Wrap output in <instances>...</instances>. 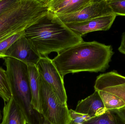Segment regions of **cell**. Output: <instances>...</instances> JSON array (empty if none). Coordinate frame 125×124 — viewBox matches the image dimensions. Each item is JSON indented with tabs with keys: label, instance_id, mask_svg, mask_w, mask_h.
Here are the masks:
<instances>
[{
	"label": "cell",
	"instance_id": "cell-3",
	"mask_svg": "<svg viewBox=\"0 0 125 124\" xmlns=\"http://www.w3.org/2000/svg\"><path fill=\"white\" fill-rule=\"evenodd\" d=\"M48 0H17L0 14V42L25 31L49 12Z\"/></svg>",
	"mask_w": 125,
	"mask_h": 124
},
{
	"label": "cell",
	"instance_id": "cell-9",
	"mask_svg": "<svg viewBox=\"0 0 125 124\" xmlns=\"http://www.w3.org/2000/svg\"><path fill=\"white\" fill-rule=\"evenodd\" d=\"M42 56L31 44L25 36L16 41L7 50L5 58H11L28 64L36 65Z\"/></svg>",
	"mask_w": 125,
	"mask_h": 124
},
{
	"label": "cell",
	"instance_id": "cell-6",
	"mask_svg": "<svg viewBox=\"0 0 125 124\" xmlns=\"http://www.w3.org/2000/svg\"><path fill=\"white\" fill-rule=\"evenodd\" d=\"M40 76L52 89L59 100L67 103V97L63 78L51 59L47 56H42L36 65Z\"/></svg>",
	"mask_w": 125,
	"mask_h": 124
},
{
	"label": "cell",
	"instance_id": "cell-22",
	"mask_svg": "<svg viewBox=\"0 0 125 124\" xmlns=\"http://www.w3.org/2000/svg\"><path fill=\"white\" fill-rule=\"evenodd\" d=\"M118 50L120 53L125 55V32L122 35L121 44L118 48Z\"/></svg>",
	"mask_w": 125,
	"mask_h": 124
},
{
	"label": "cell",
	"instance_id": "cell-13",
	"mask_svg": "<svg viewBox=\"0 0 125 124\" xmlns=\"http://www.w3.org/2000/svg\"><path fill=\"white\" fill-rule=\"evenodd\" d=\"M27 65L29 86L31 95V105L35 110L42 114L40 75L36 65L28 64Z\"/></svg>",
	"mask_w": 125,
	"mask_h": 124
},
{
	"label": "cell",
	"instance_id": "cell-20",
	"mask_svg": "<svg viewBox=\"0 0 125 124\" xmlns=\"http://www.w3.org/2000/svg\"><path fill=\"white\" fill-rule=\"evenodd\" d=\"M69 115L71 119L70 124H79L83 123L92 118L91 116L88 115L77 113L72 109L69 110Z\"/></svg>",
	"mask_w": 125,
	"mask_h": 124
},
{
	"label": "cell",
	"instance_id": "cell-15",
	"mask_svg": "<svg viewBox=\"0 0 125 124\" xmlns=\"http://www.w3.org/2000/svg\"><path fill=\"white\" fill-rule=\"evenodd\" d=\"M84 124H125L120 117L114 111H107L101 116L92 118Z\"/></svg>",
	"mask_w": 125,
	"mask_h": 124
},
{
	"label": "cell",
	"instance_id": "cell-12",
	"mask_svg": "<svg viewBox=\"0 0 125 124\" xmlns=\"http://www.w3.org/2000/svg\"><path fill=\"white\" fill-rule=\"evenodd\" d=\"M92 0H48L49 10L56 15L76 13L81 10Z\"/></svg>",
	"mask_w": 125,
	"mask_h": 124
},
{
	"label": "cell",
	"instance_id": "cell-24",
	"mask_svg": "<svg viewBox=\"0 0 125 124\" xmlns=\"http://www.w3.org/2000/svg\"><path fill=\"white\" fill-rule=\"evenodd\" d=\"M2 116H1V114L0 111V121L2 119Z\"/></svg>",
	"mask_w": 125,
	"mask_h": 124
},
{
	"label": "cell",
	"instance_id": "cell-2",
	"mask_svg": "<svg viewBox=\"0 0 125 124\" xmlns=\"http://www.w3.org/2000/svg\"><path fill=\"white\" fill-rule=\"evenodd\" d=\"M25 36L42 56L52 52L59 54L83 41L50 11L26 30Z\"/></svg>",
	"mask_w": 125,
	"mask_h": 124
},
{
	"label": "cell",
	"instance_id": "cell-7",
	"mask_svg": "<svg viewBox=\"0 0 125 124\" xmlns=\"http://www.w3.org/2000/svg\"><path fill=\"white\" fill-rule=\"evenodd\" d=\"M114 14L107 0H92L81 10L76 13L57 15L65 24L81 22L97 17Z\"/></svg>",
	"mask_w": 125,
	"mask_h": 124
},
{
	"label": "cell",
	"instance_id": "cell-1",
	"mask_svg": "<svg viewBox=\"0 0 125 124\" xmlns=\"http://www.w3.org/2000/svg\"><path fill=\"white\" fill-rule=\"evenodd\" d=\"M114 54L111 45L83 41L58 54L52 62L64 78L70 73L104 72Z\"/></svg>",
	"mask_w": 125,
	"mask_h": 124
},
{
	"label": "cell",
	"instance_id": "cell-14",
	"mask_svg": "<svg viewBox=\"0 0 125 124\" xmlns=\"http://www.w3.org/2000/svg\"><path fill=\"white\" fill-rule=\"evenodd\" d=\"M24 114L12 97L3 109V117L1 124H26Z\"/></svg>",
	"mask_w": 125,
	"mask_h": 124
},
{
	"label": "cell",
	"instance_id": "cell-19",
	"mask_svg": "<svg viewBox=\"0 0 125 124\" xmlns=\"http://www.w3.org/2000/svg\"><path fill=\"white\" fill-rule=\"evenodd\" d=\"M114 14L125 16V0H107Z\"/></svg>",
	"mask_w": 125,
	"mask_h": 124
},
{
	"label": "cell",
	"instance_id": "cell-25",
	"mask_svg": "<svg viewBox=\"0 0 125 124\" xmlns=\"http://www.w3.org/2000/svg\"><path fill=\"white\" fill-rule=\"evenodd\" d=\"M83 124V123H81V124Z\"/></svg>",
	"mask_w": 125,
	"mask_h": 124
},
{
	"label": "cell",
	"instance_id": "cell-21",
	"mask_svg": "<svg viewBox=\"0 0 125 124\" xmlns=\"http://www.w3.org/2000/svg\"><path fill=\"white\" fill-rule=\"evenodd\" d=\"M17 0H0V14L9 8Z\"/></svg>",
	"mask_w": 125,
	"mask_h": 124
},
{
	"label": "cell",
	"instance_id": "cell-4",
	"mask_svg": "<svg viewBox=\"0 0 125 124\" xmlns=\"http://www.w3.org/2000/svg\"><path fill=\"white\" fill-rule=\"evenodd\" d=\"M12 97L24 114L28 124H44L42 115L31 105L27 64L11 58H4Z\"/></svg>",
	"mask_w": 125,
	"mask_h": 124
},
{
	"label": "cell",
	"instance_id": "cell-8",
	"mask_svg": "<svg viewBox=\"0 0 125 124\" xmlns=\"http://www.w3.org/2000/svg\"><path fill=\"white\" fill-rule=\"evenodd\" d=\"M95 90L111 93L125 103V76L116 71L100 74L97 77Z\"/></svg>",
	"mask_w": 125,
	"mask_h": 124
},
{
	"label": "cell",
	"instance_id": "cell-18",
	"mask_svg": "<svg viewBox=\"0 0 125 124\" xmlns=\"http://www.w3.org/2000/svg\"><path fill=\"white\" fill-rule=\"evenodd\" d=\"M25 35V31L15 34L0 42V58L4 59L9 48L18 40Z\"/></svg>",
	"mask_w": 125,
	"mask_h": 124
},
{
	"label": "cell",
	"instance_id": "cell-26",
	"mask_svg": "<svg viewBox=\"0 0 125 124\" xmlns=\"http://www.w3.org/2000/svg\"></svg>",
	"mask_w": 125,
	"mask_h": 124
},
{
	"label": "cell",
	"instance_id": "cell-5",
	"mask_svg": "<svg viewBox=\"0 0 125 124\" xmlns=\"http://www.w3.org/2000/svg\"><path fill=\"white\" fill-rule=\"evenodd\" d=\"M40 87L42 115L44 124H70L67 103L59 100L51 87L40 75Z\"/></svg>",
	"mask_w": 125,
	"mask_h": 124
},
{
	"label": "cell",
	"instance_id": "cell-11",
	"mask_svg": "<svg viewBox=\"0 0 125 124\" xmlns=\"http://www.w3.org/2000/svg\"><path fill=\"white\" fill-rule=\"evenodd\" d=\"M75 111L92 118L101 116L107 111L98 91L95 90L89 97L79 101Z\"/></svg>",
	"mask_w": 125,
	"mask_h": 124
},
{
	"label": "cell",
	"instance_id": "cell-17",
	"mask_svg": "<svg viewBox=\"0 0 125 124\" xmlns=\"http://www.w3.org/2000/svg\"><path fill=\"white\" fill-rule=\"evenodd\" d=\"M0 97L5 102H7L12 97L6 72L1 67H0Z\"/></svg>",
	"mask_w": 125,
	"mask_h": 124
},
{
	"label": "cell",
	"instance_id": "cell-16",
	"mask_svg": "<svg viewBox=\"0 0 125 124\" xmlns=\"http://www.w3.org/2000/svg\"><path fill=\"white\" fill-rule=\"evenodd\" d=\"M107 111L119 110L125 107L122 100L111 93L103 91H98Z\"/></svg>",
	"mask_w": 125,
	"mask_h": 124
},
{
	"label": "cell",
	"instance_id": "cell-23",
	"mask_svg": "<svg viewBox=\"0 0 125 124\" xmlns=\"http://www.w3.org/2000/svg\"><path fill=\"white\" fill-rule=\"evenodd\" d=\"M125 123V107L119 110H114Z\"/></svg>",
	"mask_w": 125,
	"mask_h": 124
},
{
	"label": "cell",
	"instance_id": "cell-10",
	"mask_svg": "<svg viewBox=\"0 0 125 124\" xmlns=\"http://www.w3.org/2000/svg\"><path fill=\"white\" fill-rule=\"evenodd\" d=\"M115 14L110 15L92 19L81 22L65 24L79 36L97 31H107L111 27L116 17Z\"/></svg>",
	"mask_w": 125,
	"mask_h": 124
}]
</instances>
